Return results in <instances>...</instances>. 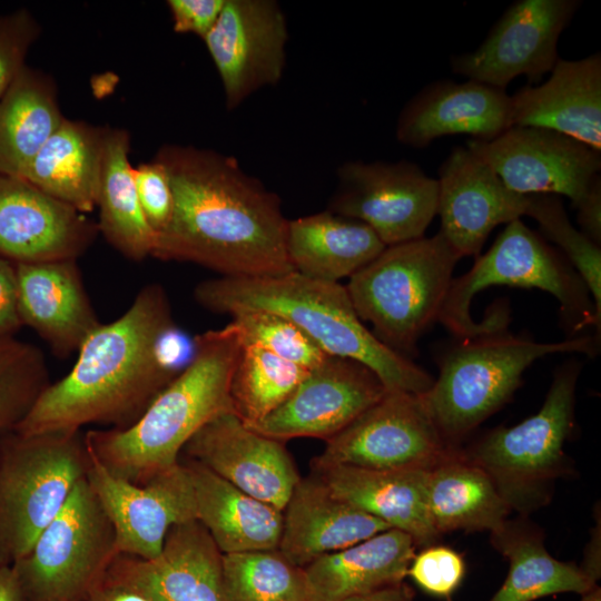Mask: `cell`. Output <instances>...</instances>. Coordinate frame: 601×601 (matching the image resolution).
Listing matches in <instances>:
<instances>
[{"label": "cell", "mask_w": 601, "mask_h": 601, "mask_svg": "<svg viewBox=\"0 0 601 601\" xmlns=\"http://www.w3.org/2000/svg\"><path fill=\"white\" fill-rule=\"evenodd\" d=\"M385 247L365 223L328 209L288 219V259L295 272L309 278L333 283L349 278Z\"/></svg>", "instance_id": "cell-29"}, {"label": "cell", "mask_w": 601, "mask_h": 601, "mask_svg": "<svg viewBox=\"0 0 601 601\" xmlns=\"http://www.w3.org/2000/svg\"><path fill=\"white\" fill-rule=\"evenodd\" d=\"M87 601H150L138 591L109 579L104 581L89 594Z\"/></svg>", "instance_id": "cell-47"}, {"label": "cell", "mask_w": 601, "mask_h": 601, "mask_svg": "<svg viewBox=\"0 0 601 601\" xmlns=\"http://www.w3.org/2000/svg\"><path fill=\"white\" fill-rule=\"evenodd\" d=\"M581 6L579 0H519L471 52L453 56L451 69L500 89L519 76L536 82L556 63L558 41Z\"/></svg>", "instance_id": "cell-13"}, {"label": "cell", "mask_w": 601, "mask_h": 601, "mask_svg": "<svg viewBox=\"0 0 601 601\" xmlns=\"http://www.w3.org/2000/svg\"><path fill=\"white\" fill-rule=\"evenodd\" d=\"M88 451L86 480L112 524L118 555L154 559L174 525L196 520L193 481L180 459L137 485L112 475Z\"/></svg>", "instance_id": "cell-14"}, {"label": "cell", "mask_w": 601, "mask_h": 601, "mask_svg": "<svg viewBox=\"0 0 601 601\" xmlns=\"http://www.w3.org/2000/svg\"><path fill=\"white\" fill-rule=\"evenodd\" d=\"M201 40L221 81L227 110L283 78L288 30L275 0H225Z\"/></svg>", "instance_id": "cell-16"}, {"label": "cell", "mask_w": 601, "mask_h": 601, "mask_svg": "<svg viewBox=\"0 0 601 601\" xmlns=\"http://www.w3.org/2000/svg\"><path fill=\"white\" fill-rule=\"evenodd\" d=\"M106 127L65 118L21 178L87 214L97 208Z\"/></svg>", "instance_id": "cell-30"}, {"label": "cell", "mask_w": 601, "mask_h": 601, "mask_svg": "<svg viewBox=\"0 0 601 601\" xmlns=\"http://www.w3.org/2000/svg\"><path fill=\"white\" fill-rule=\"evenodd\" d=\"M441 229L460 258L479 256L490 233L528 214L530 195L511 190L466 146H454L439 168Z\"/></svg>", "instance_id": "cell-19"}, {"label": "cell", "mask_w": 601, "mask_h": 601, "mask_svg": "<svg viewBox=\"0 0 601 601\" xmlns=\"http://www.w3.org/2000/svg\"><path fill=\"white\" fill-rule=\"evenodd\" d=\"M427 508L441 535L454 530H497L511 509L489 474L461 451L427 471Z\"/></svg>", "instance_id": "cell-31"}, {"label": "cell", "mask_w": 601, "mask_h": 601, "mask_svg": "<svg viewBox=\"0 0 601 601\" xmlns=\"http://www.w3.org/2000/svg\"><path fill=\"white\" fill-rule=\"evenodd\" d=\"M343 601H413V592L400 582Z\"/></svg>", "instance_id": "cell-48"}, {"label": "cell", "mask_w": 601, "mask_h": 601, "mask_svg": "<svg viewBox=\"0 0 601 601\" xmlns=\"http://www.w3.org/2000/svg\"><path fill=\"white\" fill-rule=\"evenodd\" d=\"M183 463L193 481L196 520L223 554L278 549L283 510L245 493L196 461Z\"/></svg>", "instance_id": "cell-27"}, {"label": "cell", "mask_w": 601, "mask_h": 601, "mask_svg": "<svg viewBox=\"0 0 601 601\" xmlns=\"http://www.w3.org/2000/svg\"><path fill=\"white\" fill-rule=\"evenodd\" d=\"M166 3L175 32L203 39L218 20L225 0H168Z\"/></svg>", "instance_id": "cell-43"}, {"label": "cell", "mask_w": 601, "mask_h": 601, "mask_svg": "<svg viewBox=\"0 0 601 601\" xmlns=\"http://www.w3.org/2000/svg\"><path fill=\"white\" fill-rule=\"evenodd\" d=\"M195 299L206 309L234 315L264 311L304 332L325 354L358 361L387 391L426 393L434 378L380 342L356 314L346 286L292 272L279 276L217 277L200 282Z\"/></svg>", "instance_id": "cell-4"}, {"label": "cell", "mask_w": 601, "mask_h": 601, "mask_svg": "<svg viewBox=\"0 0 601 601\" xmlns=\"http://www.w3.org/2000/svg\"><path fill=\"white\" fill-rule=\"evenodd\" d=\"M49 384L46 359L37 346L0 338V435L14 431Z\"/></svg>", "instance_id": "cell-37"}, {"label": "cell", "mask_w": 601, "mask_h": 601, "mask_svg": "<svg viewBox=\"0 0 601 601\" xmlns=\"http://www.w3.org/2000/svg\"><path fill=\"white\" fill-rule=\"evenodd\" d=\"M308 370L255 345H243L230 380L234 413L254 424L282 405Z\"/></svg>", "instance_id": "cell-35"}, {"label": "cell", "mask_w": 601, "mask_h": 601, "mask_svg": "<svg viewBox=\"0 0 601 601\" xmlns=\"http://www.w3.org/2000/svg\"><path fill=\"white\" fill-rule=\"evenodd\" d=\"M457 451L436 427L421 395L387 391L326 441L311 467L427 471Z\"/></svg>", "instance_id": "cell-11"}, {"label": "cell", "mask_w": 601, "mask_h": 601, "mask_svg": "<svg viewBox=\"0 0 601 601\" xmlns=\"http://www.w3.org/2000/svg\"><path fill=\"white\" fill-rule=\"evenodd\" d=\"M21 326L16 267L12 262L0 257V338L13 337Z\"/></svg>", "instance_id": "cell-45"}, {"label": "cell", "mask_w": 601, "mask_h": 601, "mask_svg": "<svg viewBox=\"0 0 601 601\" xmlns=\"http://www.w3.org/2000/svg\"><path fill=\"white\" fill-rule=\"evenodd\" d=\"M439 357L440 373L421 395L443 437L456 445L502 407L536 359L558 353L597 354V337L580 335L540 343L508 328L456 338Z\"/></svg>", "instance_id": "cell-6"}, {"label": "cell", "mask_w": 601, "mask_h": 601, "mask_svg": "<svg viewBox=\"0 0 601 601\" xmlns=\"http://www.w3.org/2000/svg\"><path fill=\"white\" fill-rule=\"evenodd\" d=\"M0 601H24L11 565H0Z\"/></svg>", "instance_id": "cell-49"}, {"label": "cell", "mask_w": 601, "mask_h": 601, "mask_svg": "<svg viewBox=\"0 0 601 601\" xmlns=\"http://www.w3.org/2000/svg\"><path fill=\"white\" fill-rule=\"evenodd\" d=\"M580 371L575 361L562 365L538 413L514 426L487 432L463 453L489 474L511 510L530 512L550 499L573 427Z\"/></svg>", "instance_id": "cell-9"}, {"label": "cell", "mask_w": 601, "mask_h": 601, "mask_svg": "<svg viewBox=\"0 0 601 601\" xmlns=\"http://www.w3.org/2000/svg\"><path fill=\"white\" fill-rule=\"evenodd\" d=\"M388 529L382 520L332 494L312 474L300 477L283 510L278 550L293 564L305 568Z\"/></svg>", "instance_id": "cell-25"}, {"label": "cell", "mask_w": 601, "mask_h": 601, "mask_svg": "<svg viewBox=\"0 0 601 601\" xmlns=\"http://www.w3.org/2000/svg\"><path fill=\"white\" fill-rule=\"evenodd\" d=\"M228 601H312L304 568L278 549L223 554Z\"/></svg>", "instance_id": "cell-36"}, {"label": "cell", "mask_w": 601, "mask_h": 601, "mask_svg": "<svg viewBox=\"0 0 601 601\" xmlns=\"http://www.w3.org/2000/svg\"><path fill=\"white\" fill-rule=\"evenodd\" d=\"M164 287H142L127 311L81 344L69 373L49 384L12 432L81 430L91 423L131 425L176 377L158 362L156 341L174 325Z\"/></svg>", "instance_id": "cell-2"}, {"label": "cell", "mask_w": 601, "mask_h": 601, "mask_svg": "<svg viewBox=\"0 0 601 601\" xmlns=\"http://www.w3.org/2000/svg\"><path fill=\"white\" fill-rule=\"evenodd\" d=\"M460 256L443 234L386 246L346 285L362 322L386 347L412 359L421 336L439 322Z\"/></svg>", "instance_id": "cell-7"}, {"label": "cell", "mask_w": 601, "mask_h": 601, "mask_svg": "<svg viewBox=\"0 0 601 601\" xmlns=\"http://www.w3.org/2000/svg\"><path fill=\"white\" fill-rule=\"evenodd\" d=\"M63 119L51 77L26 65L0 99V175L21 177Z\"/></svg>", "instance_id": "cell-33"}, {"label": "cell", "mask_w": 601, "mask_h": 601, "mask_svg": "<svg viewBox=\"0 0 601 601\" xmlns=\"http://www.w3.org/2000/svg\"><path fill=\"white\" fill-rule=\"evenodd\" d=\"M415 548L410 534L388 529L316 559L304 568L312 601H343L403 582Z\"/></svg>", "instance_id": "cell-28"}, {"label": "cell", "mask_w": 601, "mask_h": 601, "mask_svg": "<svg viewBox=\"0 0 601 601\" xmlns=\"http://www.w3.org/2000/svg\"><path fill=\"white\" fill-rule=\"evenodd\" d=\"M511 98V125L546 128L601 152V56L559 58L540 86H525Z\"/></svg>", "instance_id": "cell-24"}, {"label": "cell", "mask_w": 601, "mask_h": 601, "mask_svg": "<svg viewBox=\"0 0 601 601\" xmlns=\"http://www.w3.org/2000/svg\"><path fill=\"white\" fill-rule=\"evenodd\" d=\"M580 230L601 246V178L598 175L584 200L575 208Z\"/></svg>", "instance_id": "cell-46"}, {"label": "cell", "mask_w": 601, "mask_h": 601, "mask_svg": "<svg viewBox=\"0 0 601 601\" xmlns=\"http://www.w3.org/2000/svg\"><path fill=\"white\" fill-rule=\"evenodd\" d=\"M386 392L381 378L363 363L327 355L282 405L247 426L282 442L295 437L326 442Z\"/></svg>", "instance_id": "cell-17"}, {"label": "cell", "mask_w": 601, "mask_h": 601, "mask_svg": "<svg viewBox=\"0 0 601 601\" xmlns=\"http://www.w3.org/2000/svg\"><path fill=\"white\" fill-rule=\"evenodd\" d=\"M97 223L28 180L0 175V257L13 264L76 259Z\"/></svg>", "instance_id": "cell-20"}, {"label": "cell", "mask_w": 601, "mask_h": 601, "mask_svg": "<svg viewBox=\"0 0 601 601\" xmlns=\"http://www.w3.org/2000/svg\"><path fill=\"white\" fill-rule=\"evenodd\" d=\"M129 152V132L121 128H106L97 199V227L121 255L139 262L151 256L156 234L140 207Z\"/></svg>", "instance_id": "cell-32"}, {"label": "cell", "mask_w": 601, "mask_h": 601, "mask_svg": "<svg viewBox=\"0 0 601 601\" xmlns=\"http://www.w3.org/2000/svg\"><path fill=\"white\" fill-rule=\"evenodd\" d=\"M89 451L81 430L0 435V565H13L85 479Z\"/></svg>", "instance_id": "cell-8"}, {"label": "cell", "mask_w": 601, "mask_h": 601, "mask_svg": "<svg viewBox=\"0 0 601 601\" xmlns=\"http://www.w3.org/2000/svg\"><path fill=\"white\" fill-rule=\"evenodd\" d=\"M494 285L548 292L559 302L571 334L589 326L600 333L601 315L580 275L562 253L521 219L506 224L491 248L476 256L465 274L452 279L439 322L455 338L508 328L510 309L506 302L492 305L481 322H475L470 312L474 296Z\"/></svg>", "instance_id": "cell-5"}, {"label": "cell", "mask_w": 601, "mask_h": 601, "mask_svg": "<svg viewBox=\"0 0 601 601\" xmlns=\"http://www.w3.org/2000/svg\"><path fill=\"white\" fill-rule=\"evenodd\" d=\"M181 453L279 510L300 480L284 442L249 428L234 412L206 423Z\"/></svg>", "instance_id": "cell-18"}, {"label": "cell", "mask_w": 601, "mask_h": 601, "mask_svg": "<svg viewBox=\"0 0 601 601\" xmlns=\"http://www.w3.org/2000/svg\"><path fill=\"white\" fill-rule=\"evenodd\" d=\"M195 355L124 428L89 430L87 446L115 476L142 485L176 465L188 441L216 416L234 412L229 387L243 339L230 322L195 337Z\"/></svg>", "instance_id": "cell-3"}, {"label": "cell", "mask_w": 601, "mask_h": 601, "mask_svg": "<svg viewBox=\"0 0 601 601\" xmlns=\"http://www.w3.org/2000/svg\"><path fill=\"white\" fill-rule=\"evenodd\" d=\"M135 184L140 207L156 236L169 223L174 195L165 166L157 159L134 168Z\"/></svg>", "instance_id": "cell-42"}, {"label": "cell", "mask_w": 601, "mask_h": 601, "mask_svg": "<svg viewBox=\"0 0 601 601\" xmlns=\"http://www.w3.org/2000/svg\"><path fill=\"white\" fill-rule=\"evenodd\" d=\"M117 556L112 524L85 477L11 566L24 601H87Z\"/></svg>", "instance_id": "cell-10"}, {"label": "cell", "mask_w": 601, "mask_h": 601, "mask_svg": "<svg viewBox=\"0 0 601 601\" xmlns=\"http://www.w3.org/2000/svg\"><path fill=\"white\" fill-rule=\"evenodd\" d=\"M526 216L535 219L542 234L561 249L587 285L601 315V246L570 223L559 196L530 195Z\"/></svg>", "instance_id": "cell-38"}, {"label": "cell", "mask_w": 601, "mask_h": 601, "mask_svg": "<svg viewBox=\"0 0 601 601\" xmlns=\"http://www.w3.org/2000/svg\"><path fill=\"white\" fill-rule=\"evenodd\" d=\"M41 33L27 9L0 14V99L26 66V57Z\"/></svg>", "instance_id": "cell-41"}, {"label": "cell", "mask_w": 601, "mask_h": 601, "mask_svg": "<svg viewBox=\"0 0 601 601\" xmlns=\"http://www.w3.org/2000/svg\"><path fill=\"white\" fill-rule=\"evenodd\" d=\"M22 325L61 357L77 352L100 325L76 259L14 264Z\"/></svg>", "instance_id": "cell-23"}, {"label": "cell", "mask_w": 601, "mask_h": 601, "mask_svg": "<svg viewBox=\"0 0 601 601\" xmlns=\"http://www.w3.org/2000/svg\"><path fill=\"white\" fill-rule=\"evenodd\" d=\"M427 471L331 466L312 474L338 499L410 534L416 546H428L440 534L428 514Z\"/></svg>", "instance_id": "cell-26"}, {"label": "cell", "mask_w": 601, "mask_h": 601, "mask_svg": "<svg viewBox=\"0 0 601 601\" xmlns=\"http://www.w3.org/2000/svg\"><path fill=\"white\" fill-rule=\"evenodd\" d=\"M491 542L510 562L508 577L490 601H533L562 592L584 594L597 587L582 568L552 558L542 533L524 521H505Z\"/></svg>", "instance_id": "cell-34"}, {"label": "cell", "mask_w": 601, "mask_h": 601, "mask_svg": "<svg viewBox=\"0 0 601 601\" xmlns=\"http://www.w3.org/2000/svg\"><path fill=\"white\" fill-rule=\"evenodd\" d=\"M465 563L460 553L443 545H428L415 554L407 574L423 591L450 598L461 584Z\"/></svg>", "instance_id": "cell-40"}, {"label": "cell", "mask_w": 601, "mask_h": 601, "mask_svg": "<svg viewBox=\"0 0 601 601\" xmlns=\"http://www.w3.org/2000/svg\"><path fill=\"white\" fill-rule=\"evenodd\" d=\"M243 345H255L311 371L327 356L304 332L288 319L264 311L231 315Z\"/></svg>", "instance_id": "cell-39"}, {"label": "cell", "mask_w": 601, "mask_h": 601, "mask_svg": "<svg viewBox=\"0 0 601 601\" xmlns=\"http://www.w3.org/2000/svg\"><path fill=\"white\" fill-rule=\"evenodd\" d=\"M510 127L511 98L505 89L446 79L426 85L406 102L395 135L398 142L421 149L447 135L490 141Z\"/></svg>", "instance_id": "cell-22"}, {"label": "cell", "mask_w": 601, "mask_h": 601, "mask_svg": "<svg viewBox=\"0 0 601 601\" xmlns=\"http://www.w3.org/2000/svg\"><path fill=\"white\" fill-rule=\"evenodd\" d=\"M107 577L150 601H228L223 553L197 520L174 525L154 559L119 554Z\"/></svg>", "instance_id": "cell-21"}, {"label": "cell", "mask_w": 601, "mask_h": 601, "mask_svg": "<svg viewBox=\"0 0 601 601\" xmlns=\"http://www.w3.org/2000/svg\"><path fill=\"white\" fill-rule=\"evenodd\" d=\"M466 147L511 190L522 195H563L577 208L601 169V152L558 131L512 126L490 141Z\"/></svg>", "instance_id": "cell-15"}, {"label": "cell", "mask_w": 601, "mask_h": 601, "mask_svg": "<svg viewBox=\"0 0 601 601\" xmlns=\"http://www.w3.org/2000/svg\"><path fill=\"white\" fill-rule=\"evenodd\" d=\"M169 176L174 208L151 256L193 263L223 277L279 276L294 270L282 200L229 155L165 145L155 156Z\"/></svg>", "instance_id": "cell-1"}, {"label": "cell", "mask_w": 601, "mask_h": 601, "mask_svg": "<svg viewBox=\"0 0 601 601\" xmlns=\"http://www.w3.org/2000/svg\"><path fill=\"white\" fill-rule=\"evenodd\" d=\"M581 601H601V589L597 585L584 593Z\"/></svg>", "instance_id": "cell-50"}, {"label": "cell", "mask_w": 601, "mask_h": 601, "mask_svg": "<svg viewBox=\"0 0 601 601\" xmlns=\"http://www.w3.org/2000/svg\"><path fill=\"white\" fill-rule=\"evenodd\" d=\"M327 209L370 226L385 246L424 237L437 215L439 183L414 162L346 161Z\"/></svg>", "instance_id": "cell-12"}, {"label": "cell", "mask_w": 601, "mask_h": 601, "mask_svg": "<svg viewBox=\"0 0 601 601\" xmlns=\"http://www.w3.org/2000/svg\"><path fill=\"white\" fill-rule=\"evenodd\" d=\"M156 355L160 365L177 376L194 358L195 338L174 324L159 334L156 341Z\"/></svg>", "instance_id": "cell-44"}]
</instances>
